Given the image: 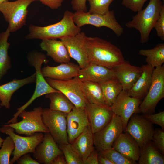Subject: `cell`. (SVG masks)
Here are the masks:
<instances>
[{"label": "cell", "instance_id": "836d02e7", "mask_svg": "<svg viewBox=\"0 0 164 164\" xmlns=\"http://www.w3.org/2000/svg\"><path fill=\"white\" fill-rule=\"evenodd\" d=\"M0 149V164H10V156L15 148L14 142L12 138L8 136L2 143Z\"/></svg>", "mask_w": 164, "mask_h": 164}, {"label": "cell", "instance_id": "ac0fdd59", "mask_svg": "<svg viewBox=\"0 0 164 164\" xmlns=\"http://www.w3.org/2000/svg\"><path fill=\"white\" fill-rule=\"evenodd\" d=\"M34 157L40 164H52L62 152L49 132L44 133L43 141L36 147L33 153Z\"/></svg>", "mask_w": 164, "mask_h": 164}, {"label": "cell", "instance_id": "d6986e66", "mask_svg": "<svg viewBox=\"0 0 164 164\" xmlns=\"http://www.w3.org/2000/svg\"><path fill=\"white\" fill-rule=\"evenodd\" d=\"M116 77L121 84L123 90L128 91L133 85L141 74V67L132 65L126 60L112 69Z\"/></svg>", "mask_w": 164, "mask_h": 164}, {"label": "cell", "instance_id": "1f68e13d", "mask_svg": "<svg viewBox=\"0 0 164 164\" xmlns=\"http://www.w3.org/2000/svg\"><path fill=\"white\" fill-rule=\"evenodd\" d=\"M139 54L145 56L147 64L153 67L162 66L164 63V43H158L151 49H141Z\"/></svg>", "mask_w": 164, "mask_h": 164}, {"label": "cell", "instance_id": "d6a6232c", "mask_svg": "<svg viewBox=\"0 0 164 164\" xmlns=\"http://www.w3.org/2000/svg\"><path fill=\"white\" fill-rule=\"evenodd\" d=\"M109 159L113 164H135L136 162L126 157L112 147L98 152Z\"/></svg>", "mask_w": 164, "mask_h": 164}, {"label": "cell", "instance_id": "f907efd6", "mask_svg": "<svg viewBox=\"0 0 164 164\" xmlns=\"http://www.w3.org/2000/svg\"></svg>", "mask_w": 164, "mask_h": 164}, {"label": "cell", "instance_id": "ee69618b", "mask_svg": "<svg viewBox=\"0 0 164 164\" xmlns=\"http://www.w3.org/2000/svg\"><path fill=\"white\" fill-rule=\"evenodd\" d=\"M98 152L94 149L83 162V164H99Z\"/></svg>", "mask_w": 164, "mask_h": 164}, {"label": "cell", "instance_id": "603a6c76", "mask_svg": "<svg viewBox=\"0 0 164 164\" xmlns=\"http://www.w3.org/2000/svg\"><path fill=\"white\" fill-rule=\"evenodd\" d=\"M41 49L46 52L55 62L63 63L70 62V56L64 43L56 39L42 40L40 44Z\"/></svg>", "mask_w": 164, "mask_h": 164}, {"label": "cell", "instance_id": "ab89813d", "mask_svg": "<svg viewBox=\"0 0 164 164\" xmlns=\"http://www.w3.org/2000/svg\"><path fill=\"white\" fill-rule=\"evenodd\" d=\"M154 28L157 36L162 40H164V6L162 8L159 16L154 25Z\"/></svg>", "mask_w": 164, "mask_h": 164}, {"label": "cell", "instance_id": "c3c4849f", "mask_svg": "<svg viewBox=\"0 0 164 164\" xmlns=\"http://www.w3.org/2000/svg\"><path fill=\"white\" fill-rule=\"evenodd\" d=\"M8 0H0V6L3 2Z\"/></svg>", "mask_w": 164, "mask_h": 164}, {"label": "cell", "instance_id": "2e32d148", "mask_svg": "<svg viewBox=\"0 0 164 164\" xmlns=\"http://www.w3.org/2000/svg\"><path fill=\"white\" fill-rule=\"evenodd\" d=\"M85 108L93 134L107 125L111 119L114 114L110 107L106 105L87 102Z\"/></svg>", "mask_w": 164, "mask_h": 164}, {"label": "cell", "instance_id": "3957f363", "mask_svg": "<svg viewBox=\"0 0 164 164\" xmlns=\"http://www.w3.org/2000/svg\"><path fill=\"white\" fill-rule=\"evenodd\" d=\"M164 6L162 0H149L145 8L137 12L132 20L126 23V27L134 28L139 32L142 44L148 41L150 32Z\"/></svg>", "mask_w": 164, "mask_h": 164}, {"label": "cell", "instance_id": "4fadbf2b", "mask_svg": "<svg viewBox=\"0 0 164 164\" xmlns=\"http://www.w3.org/2000/svg\"><path fill=\"white\" fill-rule=\"evenodd\" d=\"M141 100L129 96L127 91L122 90L118 96L111 108L121 121L123 131L131 116L134 114L139 113Z\"/></svg>", "mask_w": 164, "mask_h": 164}, {"label": "cell", "instance_id": "9c48e42d", "mask_svg": "<svg viewBox=\"0 0 164 164\" xmlns=\"http://www.w3.org/2000/svg\"><path fill=\"white\" fill-rule=\"evenodd\" d=\"M0 131L10 136L14 142L15 148L12 153L13 157L10 161L11 164L26 154L33 153L36 146L43 141L44 135L43 133L38 132L30 136H22L15 133L14 128L6 125L0 128Z\"/></svg>", "mask_w": 164, "mask_h": 164}, {"label": "cell", "instance_id": "ffe728a7", "mask_svg": "<svg viewBox=\"0 0 164 164\" xmlns=\"http://www.w3.org/2000/svg\"><path fill=\"white\" fill-rule=\"evenodd\" d=\"M80 69L79 65L69 62L55 67L47 65L42 68L41 71L45 78L65 80L77 77Z\"/></svg>", "mask_w": 164, "mask_h": 164}, {"label": "cell", "instance_id": "cb8c5ba5", "mask_svg": "<svg viewBox=\"0 0 164 164\" xmlns=\"http://www.w3.org/2000/svg\"><path fill=\"white\" fill-rule=\"evenodd\" d=\"M35 73L31 75L22 79H15L5 84L0 85V105L7 109L10 107V102L14 93L28 84L36 82Z\"/></svg>", "mask_w": 164, "mask_h": 164}, {"label": "cell", "instance_id": "e575fe53", "mask_svg": "<svg viewBox=\"0 0 164 164\" xmlns=\"http://www.w3.org/2000/svg\"><path fill=\"white\" fill-rule=\"evenodd\" d=\"M65 158L67 164H83V161L69 143L58 145Z\"/></svg>", "mask_w": 164, "mask_h": 164}, {"label": "cell", "instance_id": "7c38bea8", "mask_svg": "<svg viewBox=\"0 0 164 164\" xmlns=\"http://www.w3.org/2000/svg\"><path fill=\"white\" fill-rule=\"evenodd\" d=\"M45 79L52 87L65 95L75 107H85L87 101L77 77L65 80H56L47 77Z\"/></svg>", "mask_w": 164, "mask_h": 164}, {"label": "cell", "instance_id": "52a82bcc", "mask_svg": "<svg viewBox=\"0 0 164 164\" xmlns=\"http://www.w3.org/2000/svg\"><path fill=\"white\" fill-rule=\"evenodd\" d=\"M164 97V65L154 68L149 91L139 106L143 114L155 112L158 102Z\"/></svg>", "mask_w": 164, "mask_h": 164}, {"label": "cell", "instance_id": "7dc6e473", "mask_svg": "<svg viewBox=\"0 0 164 164\" xmlns=\"http://www.w3.org/2000/svg\"><path fill=\"white\" fill-rule=\"evenodd\" d=\"M4 140V139H2L0 136V147H1Z\"/></svg>", "mask_w": 164, "mask_h": 164}, {"label": "cell", "instance_id": "8992f818", "mask_svg": "<svg viewBox=\"0 0 164 164\" xmlns=\"http://www.w3.org/2000/svg\"><path fill=\"white\" fill-rule=\"evenodd\" d=\"M36 0H17L3 2L0 6V12L8 23V27L10 32L21 29L26 24L28 12L27 8Z\"/></svg>", "mask_w": 164, "mask_h": 164}, {"label": "cell", "instance_id": "9a60e30c", "mask_svg": "<svg viewBox=\"0 0 164 164\" xmlns=\"http://www.w3.org/2000/svg\"><path fill=\"white\" fill-rule=\"evenodd\" d=\"M86 37L85 33L81 32L76 35L60 39L66 46L70 57L77 61L80 69L90 64L86 46Z\"/></svg>", "mask_w": 164, "mask_h": 164}, {"label": "cell", "instance_id": "f546056e", "mask_svg": "<svg viewBox=\"0 0 164 164\" xmlns=\"http://www.w3.org/2000/svg\"><path fill=\"white\" fill-rule=\"evenodd\" d=\"M98 83L101 89L106 105L110 107L123 90L121 84L116 77Z\"/></svg>", "mask_w": 164, "mask_h": 164}, {"label": "cell", "instance_id": "7bdbcfd3", "mask_svg": "<svg viewBox=\"0 0 164 164\" xmlns=\"http://www.w3.org/2000/svg\"><path fill=\"white\" fill-rule=\"evenodd\" d=\"M16 161L18 164H40L37 161L33 159L29 153L23 155Z\"/></svg>", "mask_w": 164, "mask_h": 164}, {"label": "cell", "instance_id": "ba28073f", "mask_svg": "<svg viewBox=\"0 0 164 164\" xmlns=\"http://www.w3.org/2000/svg\"><path fill=\"white\" fill-rule=\"evenodd\" d=\"M43 111L41 106L35 108L30 111L24 110L19 116L22 119L21 121L6 125L14 128L16 133L27 136L31 135L36 132H49L43 121Z\"/></svg>", "mask_w": 164, "mask_h": 164}, {"label": "cell", "instance_id": "30bf717a", "mask_svg": "<svg viewBox=\"0 0 164 164\" xmlns=\"http://www.w3.org/2000/svg\"><path fill=\"white\" fill-rule=\"evenodd\" d=\"M67 114L50 108L43 109V121L58 145L69 143L67 132Z\"/></svg>", "mask_w": 164, "mask_h": 164}, {"label": "cell", "instance_id": "4316f807", "mask_svg": "<svg viewBox=\"0 0 164 164\" xmlns=\"http://www.w3.org/2000/svg\"><path fill=\"white\" fill-rule=\"evenodd\" d=\"M150 141L140 147L139 164H163L164 157Z\"/></svg>", "mask_w": 164, "mask_h": 164}, {"label": "cell", "instance_id": "74e56055", "mask_svg": "<svg viewBox=\"0 0 164 164\" xmlns=\"http://www.w3.org/2000/svg\"><path fill=\"white\" fill-rule=\"evenodd\" d=\"M143 117L152 124L159 125L164 129V111L155 114H143Z\"/></svg>", "mask_w": 164, "mask_h": 164}, {"label": "cell", "instance_id": "5b68a950", "mask_svg": "<svg viewBox=\"0 0 164 164\" xmlns=\"http://www.w3.org/2000/svg\"><path fill=\"white\" fill-rule=\"evenodd\" d=\"M73 20L75 24L80 28L86 25L97 27H107L112 30L118 37L121 36L124 32L123 28L117 22L113 10H109L103 14L76 11L73 13Z\"/></svg>", "mask_w": 164, "mask_h": 164}, {"label": "cell", "instance_id": "8fae6325", "mask_svg": "<svg viewBox=\"0 0 164 164\" xmlns=\"http://www.w3.org/2000/svg\"><path fill=\"white\" fill-rule=\"evenodd\" d=\"M123 132L120 117L114 113L109 122L100 130L93 134L96 149L100 152L111 148L115 141Z\"/></svg>", "mask_w": 164, "mask_h": 164}, {"label": "cell", "instance_id": "d4e9b609", "mask_svg": "<svg viewBox=\"0 0 164 164\" xmlns=\"http://www.w3.org/2000/svg\"><path fill=\"white\" fill-rule=\"evenodd\" d=\"M141 67L142 70L141 75L132 87L127 91L130 96L141 100L145 97L149 91L155 68L148 64L142 65Z\"/></svg>", "mask_w": 164, "mask_h": 164}, {"label": "cell", "instance_id": "7402d4cb", "mask_svg": "<svg viewBox=\"0 0 164 164\" xmlns=\"http://www.w3.org/2000/svg\"><path fill=\"white\" fill-rule=\"evenodd\" d=\"M112 147L128 158L138 162L140 155V147L137 142L128 133H122Z\"/></svg>", "mask_w": 164, "mask_h": 164}, {"label": "cell", "instance_id": "5bb4252c", "mask_svg": "<svg viewBox=\"0 0 164 164\" xmlns=\"http://www.w3.org/2000/svg\"><path fill=\"white\" fill-rule=\"evenodd\" d=\"M154 131L152 124L142 115L136 113L131 116L123 132L129 134L140 147L152 141Z\"/></svg>", "mask_w": 164, "mask_h": 164}, {"label": "cell", "instance_id": "277c9868", "mask_svg": "<svg viewBox=\"0 0 164 164\" xmlns=\"http://www.w3.org/2000/svg\"><path fill=\"white\" fill-rule=\"evenodd\" d=\"M28 63L33 66L35 70L36 86L34 92L29 100L25 104L18 108L17 111L13 115V117L10 120L12 123L17 122V118L20 113L29 106L36 99L47 94L60 91L52 87L47 82L43 76L41 71L43 63L46 64L48 60L46 55L37 50H32L29 52L27 56Z\"/></svg>", "mask_w": 164, "mask_h": 164}, {"label": "cell", "instance_id": "6da1fadb", "mask_svg": "<svg viewBox=\"0 0 164 164\" xmlns=\"http://www.w3.org/2000/svg\"><path fill=\"white\" fill-rule=\"evenodd\" d=\"M85 43L90 63L113 69L125 60L121 50L110 42L86 36Z\"/></svg>", "mask_w": 164, "mask_h": 164}, {"label": "cell", "instance_id": "f35d334b", "mask_svg": "<svg viewBox=\"0 0 164 164\" xmlns=\"http://www.w3.org/2000/svg\"><path fill=\"white\" fill-rule=\"evenodd\" d=\"M148 0H122L121 4L125 7L134 12L142 9L145 2Z\"/></svg>", "mask_w": 164, "mask_h": 164}, {"label": "cell", "instance_id": "484cf974", "mask_svg": "<svg viewBox=\"0 0 164 164\" xmlns=\"http://www.w3.org/2000/svg\"><path fill=\"white\" fill-rule=\"evenodd\" d=\"M71 145L83 162L95 149L93 133L90 125L85 128Z\"/></svg>", "mask_w": 164, "mask_h": 164}, {"label": "cell", "instance_id": "83f0119b", "mask_svg": "<svg viewBox=\"0 0 164 164\" xmlns=\"http://www.w3.org/2000/svg\"><path fill=\"white\" fill-rule=\"evenodd\" d=\"M79 80L87 102L106 105L101 89L98 83L87 80Z\"/></svg>", "mask_w": 164, "mask_h": 164}, {"label": "cell", "instance_id": "f6af8a7d", "mask_svg": "<svg viewBox=\"0 0 164 164\" xmlns=\"http://www.w3.org/2000/svg\"><path fill=\"white\" fill-rule=\"evenodd\" d=\"M98 160L99 164H113L108 158L101 155L98 153Z\"/></svg>", "mask_w": 164, "mask_h": 164}, {"label": "cell", "instance_id": "bcb514c9", "mask_svg": "<svg viewBox=\"0 0 164 164\" xmlns=\"http://www.w3.org/2000/svg\"><path fill=\"white\" fill-rule=\"evenodd\" d=\"M52 164H67L63 155H60L57 156L53 160Z\"/></svg>", "mask_w": 164, "mask_h": 164}, {"label": "cell", "instance_id": "4dcf8cb0", "mask_svg": "<svg viewBox=\"0 0 164 164\" xmlns=\"http://www.w3.org/2000/svg\"><path fill=\"white\" fill-rule=\"evenodd\" d=\"M50 101V108L67 114L74 106V104L63 93L60 91L50 93L45 95Z\"/></svg>", "mask_w": 164, "mask_h": 164}, {"label": "cell", "instance_id": "60d3db41", "mask_svg": "<svg viewBox=\"0 0 164 164\" xmlns=\"http://www.w3.org/2000/svg\"><path fill=\"white\" fill-rule=\"evenodd\" d=\"M87 0H72L71 2L72 9L76 11L87 12Z\"/></svg>", "mask_w": 164, "mask_h": 164}, {"label": "cell", "instance_id": "8d00e7d4", "mask_svg": "<svg viewBox=\"0 0 164 164\" xmlns=\"http://www.w3.org/2000/svg\"><path fill=\"white\" fill-rule=\"evenodd\" d=\"M164 129L154 130L152 141L161 154L164 155Z\"/></svg>", "mask_w": 164, "mask_h": 164}, {"label": "cell", "instance_id": "d590c367", "mask_svg": "<svg viewBox=\"0 0 164 164\" xmlns=\"http://www.w3.org/2000/svg\"><path fill=\"white\" fill-rule=\"evenodd\" d=\"M90 9L88 12L91 14H104L109 10L110 5L113 0H87Z\"/></svg>", "mask_w": 164, "mask_h": 164}, {"label": "cell", "instance_id": "f1b7e54d", "mask_svg": "<svg viewBox=\"0 0 164 164\" xmlns=\"http://www.w3.org/2000/svg\"><path fill=\"white\" fill-rule=\"evenodd\" d=\"M10 33L8 27L5 31L0 33V80L12 67L11 59L8 53L10 45L8 40Z\"/></svg>", "mask_w": 164, "mask_h": 164}, {"label": "cell", "instance_id": "e0dca14e", "mask_svg": "<svg viewBox=\"0 0 164 164\" xmlns=\"http://www.w3.org/2000/svg\"><path fill=\"white\" fill-rule=\"evenodd\" d=\"M90 125L85 108L75 106L67 114V132L68 142L71 144L87 126Z\"/></svg>", "mask_w": 164, "mask_h": 164}, {"label": "cell", "instance_id": "681fc988", "mask_svg": "<svg viewBox=\"0 0 164 164\" xmlns=\"http://www.w3.org/2000/svg\"><path fill=\"white\" fill-rule=\"evenodd\" d=\"M163 2L164 1V0H163Z\"/></svg>", "mask_w": 164, "mask_h": 164}, {"label": "cell", "instance_id": "7a4b0ae2", "mask_svg": "<svg viewBox=\"0 0 164 164\" xmlns=\"http://www.w3.org/2000/svg\"><path fill=\"white\" fill-rule=\"evenodd\" d=\"M73 13L69 11L65 12L62 19L56 23L41 26L30 25L27 39H56L76 35L81 32V29L77 26L73 20Z\"/></svg>", "mask_w": 164, "mask_h": 164}, {"label": "cell", "instance_id": "44dd1931", "mask_svg": "<svg viewBox=\"0 0 164 164\" xmlns=\"http://www.w3.org/2000/svg\"><path fill=\"white\" fill-rule=\"evenodd\" d=\"M77 77L80 80L99 83L116 78V76L112 69L90 63L86 67L80 69Z\"/></svg>", "mask_w": 164, "mask_h": 164}, {"label": "cell", "instance_id": "b9f144b4", "mask_svg": "<svg viewBox=\"0 0 164 164\" xmlns=\"http://www.w3.org/2000/svg\"><path fill=\"white\" fill-rule=\"evenodd\" d=\"M52 9H57L61 7L64 0H36Z\"/></svg>", "mask_w": 164, "mask_h": 164}]
</instances>
